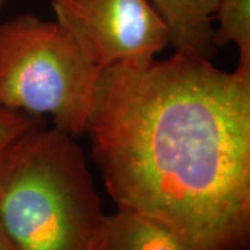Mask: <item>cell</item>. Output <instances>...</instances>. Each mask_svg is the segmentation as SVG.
<instances>
[{"label": "cell", "instance_id": "1", "mask_svg": "<svg viewBox=\"0 0 250 250\" xmlns=\"http://www.w3.org/2000/svg\"><path fill=\"white\" fill-rule=\"evenodd\" d=\"M85 132L117 208L195 250H249L250 67L176 52L105 67Z\"/></svg>", "mask_w": 250, "mask_h": 250}, {"label": "cell", "instance_id": "2", "mask_svg": "<svg viewBox=\"0 0 250 250\" xmlns=\"http://www.w3.org/2000/svg\"><path fill=\"white\" fill-rule=\"evenodd\" d=\"M52 125L0 151V219L15 250H94L105 214L85 154Z\"/></svg>", "mask_w": 250, "mask_h": 250}, {"label": "cell", "instance_id": "3", "mask_svg": "<svg viewBox=\"0 0 250 250\" xmlns=\"http://www.w3.org/2000/svg\"><path fill=\"white\" fill-rule=\"evenodd\" d=\"M102 68L66 30L35 14L0 23V105L85 133Z\"/></svg>", "mask_w": 250, "mask_h": 250}, {"label": "cell", "instance_id": "4", "mask_svg": "<svg viewBox=\"0 0 250 250\" xmlns=\"http://www.w3.org/2000/svg\"><path fill=\"white\" fill-rule=\"evenodd\" d=\"M51 6L56 22L102 70L147 64L169 44L147 0H51Z\"/></svg>", "mask_w": 250, "mask_h": 250}, {"label": "cell", "instance_id": "5", "mask_svg": "<svg viewBox=\"0 0 250 250\" xmlns=\"http://www.w3.org/2000/svg\"><path fill=\"white\" fill-rule=\"evenodd\" d=\"M164 21L176 54L211 61L215 55L214 12L218 0H147Z\"/></svg>", "mask_w": 250, "mask_h": 250}, {"label": "cell", "instance_id": "6", "mask_svg": "<svg viewBox=\"0 0 250 250\" xmlns=\"http://www.w3.org/2000/svg\"><path fill=\"white\" fill-rule=\"evenodd\" d=\"M94 250H195L160 221L117 208L105 215Z\"/></svg>", "mask_w": 250, "mask_h": 250}, {"label": "cell", "instance_id": "7", "mask_svg": "<svg viewBox=\"0 0 250 250\" xmlns=\"http://www.w3.org/2000/svg\"><path fill=\"white\" fill-rule=\"evenodd\" d=\"M215 48L234 43L239 49V65L250 67V0H218L214 12Z\"/></svg>", "mask_w": 250, "mask_h": 250}, {"label": "cell", "instance_id": "8", "mask_svg": "<svg viewBox=\"0 0 250 250\" xmlns=\"http://www.w3.org/2000/svg\"><path fill=\"white\" fill-rule=\"evenodd\" d=\"M43 124V118L11 110L0 105V151L33 127Z\"/></svg>", "mask_w": 250, "mask_h": 250}, {"label": "cell", "instance_id": "9", "mask_svg": "<svg viewBox=\"0 0 250 250\" xmlns=\"http://www.w3.org/2000/svg\"><path fill=\"white\" fill-rule=\"evenodd\" d=\"M0 250H15L0 219Z\"/></svg>", "mask_w": 250, "mask_h": 250}, {"label": "cell", "instance_id": "10", "mask_svg": "<svg viewBox=\"0 0 250 250\" xmlns=\"http://www.w3.org/2000/svg\"><path fill=\"white\" fill-rule=\"evenodd\" d=\"M6 1H7V0H0V13H1L2 8H4Z\"/></svg>", "mask_w": 250, "mask_h": 250}]
</instances>
